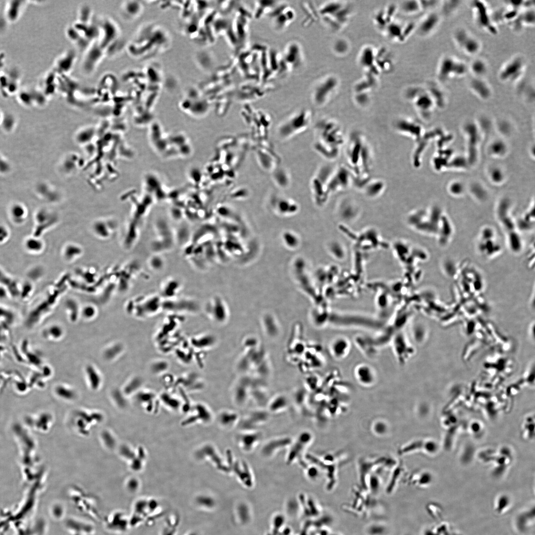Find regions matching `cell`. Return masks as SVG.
<instances>
[{"label": "cell", "mask_w": 535, "mask_h": 535, "mask_svg": "<svg viewBox=\"0 0 535 535\" xmlns=\"http://www.w3.org/2000/svg\"><path fill=\"white\" fill-rule=\"evenodd\" d=\"M346 165L351 171L354 184L362 185L370 177L374 163L372 148L366 137L360 132L351 134L346 145Z\"/></svg>", "instance_id": "6da1fadb"}, {"label": "cell", "mask_w": 535, "mask_h": 535, "mask_svg": "<svg viewBox=\"0 0 535 535\" xmlns=\"http://www.w3.org/2000/svg\"><path fill=\"white\" fill-rule=\"evenodd\" d=\"M345 142L343 129L337 120L324 118L317 122L315 126L313 146L316 151L321 157L328 160L335 159Z\"/></svg>", "instance_id": "7a4b0ae2"}, {"label": "cell", "mask_w": 535, "mask_h": 535, "mask_svg": "<svg viewBox=\"0 0 535 535\" xmlns=\"http://www.w3.org/2000/svg\"><path fill=\"white\" fill-rule=\"evenodd\" d=\"M312 117V112L307 108L293 113L278 125V137L282 140H288L305 132L311 125Z\"/></svg>", "instance_id": "3957f363"}, {"label": "cell", "mask_w": 535, "mask_h": 535, "mask_svg": "<svg viewBox=\"0 0 535 535\" xmlns=\"http://www.w3.org/2000/svg\"><path fill=\"white\" fill-rule=\"evenodd\" d=\"M335 79L331 75L322 77L312 87L310 98L317 107L325 106L330 100L336 85Z\"/></svg>", "instance_id": "277c9868"}, {"label": "cell", "mask_w": 535, "mask_h": 535, "mask_svg": "<svg viewBox=\"0 0 535 535\" xmlns=\"http://www.w3.org/2000/svg\"><path fill=\"white\" fill-rule=\"evenodd\" d=\"M468 71V66L464 62L448 55L444 56L440 60L437 74L440 81L446 82L464 77Z\"/></svg>", "instance_id": "5b68a950"}, {"label": "cell", "mask_w": 535, "mask_h": 535, "mask_svg": "<svg viewBox=\"0 0 535 535\" xmlns=\"http://www.w3.org/2000/svg\"><path fill=\"white\" fill-rule=\"evenodd\" d=\"M268 16L274 30L280 32L287 29L294 21L296 14L294 9L288 3L279 1Z\"/></svg>", "instance_id": "8992f818"}, {"label": "cell", "mask_w": 535, "mask_h": 535, "mask_svg": "<svg viewBox=\"0 0 535 535\" xmlns=\"http://www.w3.org/2000/svg\"><path fill=\"white\" fill-rule=\"evenodd\" d=\"M453 40L461 52L467 56H475L481 50L480 41L465 29H456L453 34Z\"/></svg>", "instance_id": "52a82bcc"}, {"label": "cell", "mask_w": 535, "mask_h": 535, "mask_svg": "<svg viewBox=\"0 0 535 535\" xmlns=\"http://www.w3.org/2000/svg\"><path fill=\"white\" fill-rule=\"evenodd\" d=\"M526 63L519 55L512 57L507 61L499 71V77L504 83H511L519 80L524 74Z\"/></svg>", "instance_id": "ba28073f"}, {"label": "cell", "mask_w": 535, "mask_h": 535, "mask_svg": "<svg viewBox=\"0 0 535 535\" xmlns=\"http://www.w3.org/2000/svg\"><path fill=\"white\" fill-rule=\"evenodd\" d=\"M354 184L353 175L345 165L336 166L331 175L328 184V193L344 190Z\"/></svg>", "instance_id": "9c48e42d"}, {"label": "cell", "mask_w": 535, "mask_h": 535, "mask_svg": "<svg viewBox=\"0 0 535 535\" xmlns=\"http://www.w3.org/2000/svg\"><path fill=\"white\" fill-rule=\"evenodd\" d=\"M282 55L289 72L300 68L305 61L302 47L296 41H291L286 44Z\"/></svg>", "instance_id": "30bf717a"}, {"label": "cell", "mask_w": 535, "mask_h": 535, "mask_svg": "<svg viewBox=\"0 0 535 535\" xmlns=\"http://www.w3.org/2000/svg\"><path fill=\"white\" fill-rule=\"evenodd\" d=\"M394 126L398 132L416 141L421 137V125L413 119L401 118L395 123Z\"/></svg>", "instance_id": "8fae6325"}, {"label": "cell", "mask_w": 535, "mask_h": 535, "mask_svg": "<svg viewBox=\"0 0 535 535\" xmlns=\"http://www.w3.org/2000/svg\"><path fill=\"white\" fill-rule=\"evenodd\" d=\"M354 375L358 382L365 386H372L376 380L374 370L367 364L357 365L354 370Z\"/></svg>", "instance_id": "7c38bea8"}, {"label": "cell", "mask_w": 535, "mask_h": 535, "mask_svg": "<svg viewBox=\"0 0 535 535\" xmlns=\"http://www.w3.org/2000/svg\"><path fill=\"white\" fill-rule=\"evenodd\" d=\"M312 436L310 433L304 432L301 434L297 441L293 444L287 456V462L291 463L296 460V458L299 456L300 453L306 448V446L310 444Z\"/></svg>", "instance_id": "4fadbf2b"}, {"label": "cell", "mask_w": 535, "mask_h": 535, "mask_svg": "<svg viewBox=\"0 0 535 535\" xmlns=\"http://www.w3.org/2000/svg\"><path fill=\"white\" fill-rule=\"evenodd\" d=\"M279 1L256 0L255 1L253 16L260 19L264 16H268L279 3Z\"/></svg>", "instance_id": "5bb4252c"}, {"label": "cell", "mask_w": 535, "mask_h": 535, "mask_svg": "<svg viewBox=\"0 0 535 535\" xmlns=\"http://www.w3.org/2000/svg\"><path fill=\"white\" fill-rule=\"evenodd\" d=\"M470 88L473 92L480 98L486 99L491 96V89L482 78H475L470 83Z\"/></svg>", "instance_id": "9a60e30c"}, {"label": "cell", "mask_w": 535, "mask_h": 535, "mask_svg": "<svg viewBox=\"0 0 535 535\" xmlns=\"http://www.w3.org/2000/svg\"><path fill=\"white\" fill-rule=\"evenodd\" d=\"M261 435L258 431L250 430L246 433L241 435L240 442L242 448L246 451L249 452L254 450L259 444Z\"/></svg>", "instance_id": "2e32d148"}, {"label": "cell", "mask_w": 535, "mask_h": 535, "mask_svg": "<svg viewBox=\"0 0 535 535\" xmlns=\"http://www.w3.org/2000/svg\"><path fill=\"white\" fill-rule=\"evenodd\" d=\"M331 350L336 358H344L348 355L350 350L349 340L344 337H340L335 339L332 342Z\"/></svg>", "instance_id": "e0dca14e"}, {"label": "cell", "mask_w": 535, "mask_h": 535, "mask_svg": "<svg viewBox=\"0 0 535 535\" xmlns=\"http://www.w3.org/2000/svg\"><path fill=\"white\" fill-rule=\"evenodd\" d=\"M8 217L11 223L19 226L23 224L27 220L28 212L22 206L14 205L9 209Z\"/></svg>", "instance_id": "ac0fdd59"}, {"label": "cell", "mask_w": 535, "mask_h": 535, "mask_svg": "<svg viewBox=\"0 0 535 535\" xmlns=\"http://www.w3.org/2000/svg\"><path fill=\"white\" fill-rule=\"evenodd\" d=\"M23 245L27 253L33 255L39 254L44 248V242L40 238L33 235L24 239Z\"/></svg>", "instance_id": "d6986e66"}, {"label": "cell", "mask_w": 535, "mask_h": 535, "mask_svg": "<svg viewBox=\"0 0 535 535\" xmlns=\"http://www.w3.org/2000/svg\"><path fill=\"white\" fill-rule=\"evenodd\" d=\"M365 188L366 193L369 196H375L382 192L385 187L384 182L380 179H371L366 181L361 186Z\"/></svg>", "instance_id": "ffe728a7"}, {"label": "cell", "mask_w": 535, "mask_h": 535, "mask_svg": "<svg viewBox=\"0 0 535 535\" xmlns=\"http://www.w3.org/2000/svg\"><path fill=\"white\" fill-rule=\"evenodd\" d=\"M488 66L483 59L477 58L468 66V70L475 78H482L487 72Z\"/></svg>", "instance_id": "44dd1931"}, {"label": "cell", "mask_w": 535, "mask_h": 535, "mask_svg": "<svg viewBox=\"0 0 535 535\" xmlns=\"http://www.w3.org/2000/svg\"><path fill=\"white\" fill-rule=\"evenodd\" d=\"M274 181L279 187H285L289 184L290 178L288 173L283 169H279L273 176Z\"/></svg>", "instance_id": "7402d4cb"}, {"label": "cell", "mask_w": 535, "mask_h": 535, "mask_svg": "<svg viewBox=\"0 0 535 535\" xmlns=\"http://www.w3.org/2000/svg\"><path fill=\"white\" fill-rule=\"evenodd\" d=\"M10 235V232L8 227L0 223V245L6 242Z\"/></svg>", "instance_id": "603a6c76"}, {"label": "cell", "mask_w": 535, "mask_h": 535, "mask_svg": "<svg viewBox=\"0 0 535 535\" xmlns=\"http://www.w3.org/2000/svg\"><path fill=\"white\" fill-rule=\"evenodd\" d=\"M373 429L374 432L379 435L385 434L388 430V427L385 423L381 421H378L374 423Z\"/></svg>", "instance_id": "cb8c5ba5"}]
</instances>
